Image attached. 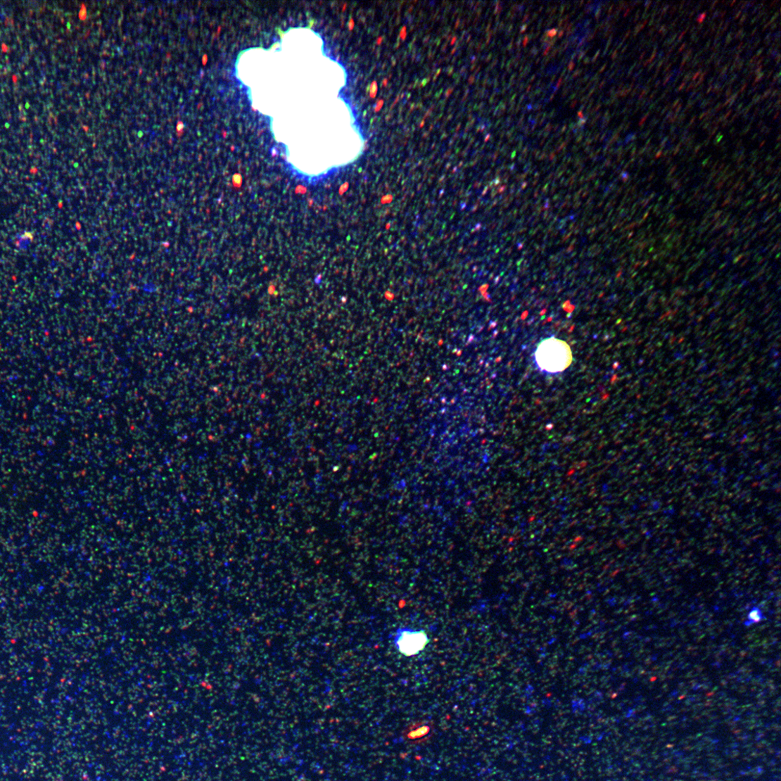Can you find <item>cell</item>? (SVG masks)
<instances>
[{
	"instance_id": "obj_1",
	"label": "cell",
	"mask_w": 781,
	"mask_h": 781,
	"mask_svg": "<svg viewBox=\"0 0 781 781\" xmlns=\"http://www.w3.org/2000/svg\"><path fill=\"white\" fill-rule=\"evenodd\" d=\"M535 361L540 371L558 374L570 367L572 362L571 350L566 342L559 338H545L536 348Z\"/></svg>"
},
{
	"instance_id": "obj_3",
	"label": "cell",
	"mask_w": 781,
	"mask_h": 781,
	"mask_svg": "<svg viewBox=\"0 0 781 781\" xmlns=\"http://www.w3.org/2000/svg\"><path fill=\"white\" fill-rule=\"evenodd\" d=\"M434 724L430 720L416 721L407 725L402 733L409 744H421L428 742L434 735Z\"/></svg>"
},
{
	"instance_id": "obj_2",
	"label": "cell",
	"mask_w": 781,
	"mask_h": 781,
	"mask_svg": "<svg viewBox=\"0 0 781 781\" xmlns=\"http://www.w3.org/2000/svg\"><path fill=\"white\" fill-rule=\"evenodd\" d=\"M394 642L401 654L411 657L422 652L428 643V637L424 630L405 628L398 630Z\"/></svg>"
}]
</instances>
